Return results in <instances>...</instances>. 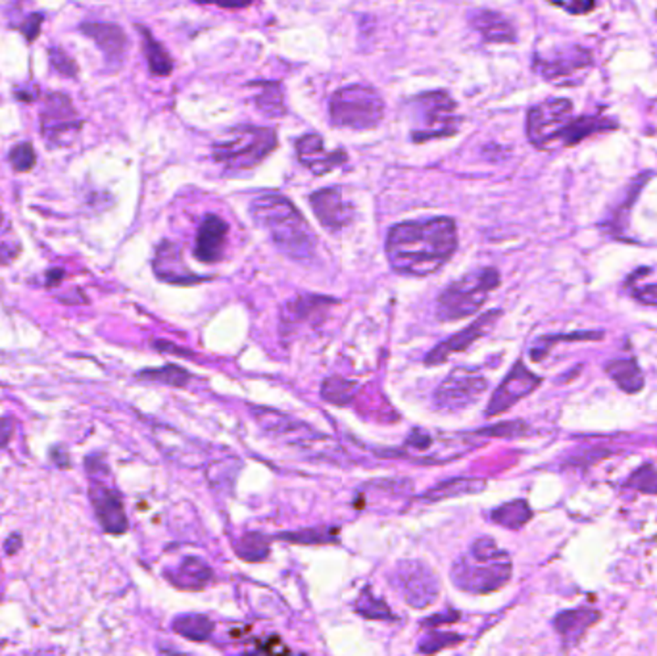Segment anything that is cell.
<instances>
[{"label": "cell", "mask_w": 657, "mask_h": 656, "mask_svg": "<svg viewBox=\"0 0 657 656\" xmlns=\"http://www.w3.org/2000/svg\"><path fill=\"white\" fill-rule=\"evenodd\" d=\"M390 268L411 277L439 272L458 249V226L452 218L439 216L397 223L387 235Z\"/></svg>", "instance_id": "1"}, {"label": "cell", "mask_w": 657, "mask_h": 656, "mask_svg": "<svg viewBox=\"0 0 657 656\" xmlns=\"http://www.w3.org/2000/svg\"><path fill=\"white\" fill-rule=\"evenodd\" d=\"M250 212L281 253L296 262L313 260L317 239L306 218L294 209L287 197L277 193L260 195L252 200Z\"/></svg>", "instance_id": "2"}, {"label": "cell", "mask_w": 657, "mask_h": 656, "mask_svg": "<svg viewBox=\"0 0 657 656\" xmlns=\"http://www.w3.org/2000/svg\"><path fill=\"white\" fill-rule=\"evenodd\" d=\"M277 148V134L271 127L237 125L214 141L212 156L225 172L254 170Z\"/></svg>", "instance_id": "3"}, {"label": "cell", "mask_w": 657, "mask_h": 656, "mask_svg": "<svg viewBox=\"0 0 657 656\" xmlns=\"http://www.w3.org/2000/svg\"><path fill=\"white\" fill-rule=\"evenodd\" d=\"M411 120V139L427 143L433 139L452 137L460 131L461 118L456 101L446 91H429L406 102Z\"/></svg>", "instance_id": "4"}, {"label": "cell", "mask_w": 657, "mask_h": 656, "mask_svg": "<svg viewBox=\"0 0 657 656\" xmlns=\"http://www.w3.org/2000/svg\"><path fill=\"white\" fill-rule=\"evenodd\" d=\"M500 285V274L494 268H479L446 285L437 298V317L440 322H458L479 312L488 295Z\"/></svg>", "instance_id": "5"}, {"label": "cell", "mask_w": 657, "mask_h": 656, "mask_svg": "<svg viewBox=\"0 0 657 656\" xmlns=\"http://www.w3.org/2000/svg\"><path fill=\"white\" fill-rule=\"evenodd\" d=\"M385 116V101L364 83H352L333 92L329 101V118L334 127L366 131L379 125Z\"/></svg>", "instance_id": "6"}, {"label": "cell", "mask_w": 657, "mask_h": 656, "mask_svg": "<svg viewBox=\"0 0 657 656\" xmlns=\"http://www.w3.org/2000/svg\"><path fill=\"white\" fill-rule=\"evenodd\" d=\"M85 466L90 479L89 499L101 528L106 533H125L129 528V520L123 509L122 493L111 483H106L104 476H108V466L101 457H87Z\"/></svg>", "instance_id": "7"}, {"label": "cell", "mask_w": 657, "mask_h": 656, "mask_svg": "<svg viewBox=\"0 0 657 656\" xmlns=\"http://www.w3.org/2000/svg\"><path fill=\"white\" fill-rule=\"evenodd\" d=\"M454 586L467 593H493L508 584L512 577V562L508 554L498 558H481L472 553L460 556L452 570Z\"/></svg>", "instance_id": "8"}, {"label": "cell", "mask_w": 657, "mask_h": 656, "mask_svg": "<svg viewBox=\"0 0 657 656\" xmlns=\"http://www.w3.org/2000/svg\"><path fill=\"white\" fill-rule=\"evenodd\" d=\"M573 102L567 99H548L533 106L527 114V135L536 148L561 145L573 122Z\"/></svg>", "instance_id": "9"}, {"label": "cell", "mask_w": 657, "mask_h": 656, "mask_svg": "<svg viewBox=\"0 0 657 656\" xmlns=\"http://www.w3.org/2000/svg\"><path fill=\"white\" fill-rule=\"evenodd\" d=\"M392 584L411 608H427L437 601L440 584L423 560H402L392 572Z\"/></svg>", "instance_id": "10"}, {"label": "cell", "mask_w": 657, "mask_h": 656, "mask_svg": "<svg viewBox=\"0 0 657 656\" xmlns=\"http://www.w3.org/2000/svg\"><path fill=\"white\" fill-rule=\"evenodd\" d=\"M592 66V54L580 45L554 48L535 56V71L554 85H577Z\"/></svg>", "instance_id": "11"}, {"label": "cell", "mask_w": 657, "mask_h": 656, "mask_svg": "<svg viewBox=\"0 0 657 656\" xmlns=\"http://www.w3.org/2000/svg\"><path fill=\"white\" fill-rule=\"evenodd\" d=\"M83 120L78 118L71 101L64 92H48L41 110V134L52 148L69 146L79 135Z\"/></svg>", "instance_id": "12"}, {"label": "cell", "mask_w": 657, "mask_h": 656, "mask_svg": "<svg viewBox=\"0 0 657 656\" xmlns=\"http://www.w3.org/2000/svg\"><path fill=\"white\" fill-rule=\"evenodd\" d=\"M488 389V382L482 373L467 368H456L435 391V406L440 412H458L473 406Z\"/></svg>", "instance_id": "13"}, {"label": "cell", "mask_w": 657, "mask_h": 656, "mask_svg": "<svg viewBox=\"0 0 657 656\" xmlns=\"http://www.w3.org/2000/svg\"><path fill=\"white\" fill-rule=\"evenodd\" d=\"M542 383V380L533 373L521 360L514 364L508 376L498 385L494 395L488 401L486 406V418H494L508 412L514 404H517L521 399L529 397L531 393Z\"/></svg>", "instance_id": "14"}, {"label": "cell", "mask_w": 657, "mask_h": 656, "mask_svg": "<svg viewBox=\"0 0 657 656\" xmlns=\"http://www.w3.org/2000/svg\"><path fill=\"white\" fill-rule=\"evenodd\" d=\"M254 418L261 425L266 434L273 437L285 439L291 445H296L300 448L315 446V441H325V437L317 436L315 429H310L302 422H296L285 414H279V412L266 410V408H254Z\"/></svg>", "instance_id": "15"}, {"label": "cell", "mask_w": 657, "mask_h": 656, "mask_svg": "<svg viewBox=\"0 0 657 656\" xmlns=\"http://www.w3.org/2000/svg\"><path fill=\"white\" fill-rule=\"evenodd\" d=\"M500 316H502L500 310L484 312L481 317H477V320L472 326L458 331L452 337H448L446 341H442L440 345H437L433 350H430L427 354L425 364L427 366H439V364L446 362L454 352L467 350L477 339H481V337H484L488 331L494 328V324L498 322Z\"/></svg>", "instance_id": "16"}, {"label": "cell", "mask_w": 657, "mask_h": 656, "mask_svg": "<svg viewBox=\"0 0 657 656\" xmlns=\"http://www.w3.org/2000/svg\"><path fill=\"white\" fill-rule=\"evenodd\" d=\"M310 206L317 221L327 231L339 233L352 221V206L344 200L341 187H329L310 197Z\"/></svg>", "instance_id": "17"}, {"label": "cell", "mask_w": 657, "mask_h": 656, "mask_svg": "<svg viewBox=\"0 0 657 656\" xmlns=\"http://www.w3.org/2000/svg\"><path fill=\"white\" fill-rule=\"evenodd\" d=\"M296 156L313 176H325L348 160L346 151H325L323 137L317 134H308L296 141Z\"/></svg>", "instance_id": "18"}, {"label": "cell", "mask_w": 657, "mask_h": 656, "mask_svg": "<svg viewBox=\"0 0 657 656\" xmlns=\"http://www.w3.org/2000/svg\"><path fill=\"white\" fill-rule=\"evenodd\" d=\"M334 301L327 296L300 295L289 301L281 310V333L285 337L292 335L300 326H306L317 320Z\"/></svg>", "instance_id": "19"}, {"label": "cell", "mask_w": 657, "mask_h": 656, "mask_svg": "<svg viewBox=\"0 0 657 656\" xmlns=\"http://www.w3.org/2000/svg\"><path fill=\"white\" fill-rule=\"evenodd\" d=\"M153 268H154V274L162 281H167V284H175V285L200 284V281L204 279L202 275L193 274L189 268L185 266L179 245H175V242H170V241H162L158 245L156 256L153 260Z\"/></svg>", "instance_id": "20"}, {"label": "cell", "mask_w": 657, "mask_h": 656, "mask_svg": "<svg viewBox=\"0 0 657 656\" xmlns=\"http://www.w3.org/2000/svg\"><path fill=\"white\" fill-rule=\"evenodd\" d=\"M79 31L97 43L110 66L123 64L129 41L120 26L108 22H85L79 26Z\"/></svg>", "instance_id": "21"}, {"label": "cell", "mask_w": 657, "mask_h": 656, "mask_svg": "<svg viewBox=\"0 0 657 656\" xmlns=\"http://www.w3.org/2000/svg\"><path fill=\"white\" fill-rule=\"evenodd\" d=\"M228 221L216 214H208L198 228L195 241V256L204 264H216L221 260L225 242H228Z\"/></svg>", "instance_id": "22"}, {"label": "cell", "mask_w": 657, "mask_h": 656, "mask_svg": "<svg viewBox=\"0 0 657 656\" xmlns=\"http://www.w3.org/2000/svg\"><path fill=\"white\" fill-rule=\"evenodd\" d=\"M598 620H599V612L598 610L575 608V610H566V612L557 614L556 620H554V628L561 635L563 643H566L567 647H573L580 640H583L585 633Z\"/></svg>", "instance_id": "23"}, {"label": "cell", "mask_w": 657, "mask_h": 656, "mask_svg": "<svg viewBox=\"0 0 657 656\" xmlns=\"http://www.w3.org/2000/svg\"><path fill=\"white\" fill-rule=\"evenodd\" d=\"M472 27L482 37L486 43H514L515 29L512 22L500 12L477 10L469 17Z\"/></svg>", "instance_id": "24"}, {"label": "cell", "mask_w": 657, "mask_h": 656, "mask_svg": "<svg viewBox=\"0 0 657 656\" xmlns=\"http://www.w3.org/2000/svg\"><path fill=\"white\" fill-rule=\"evenodd\" d=\"M212 577H214V572H212L208 562L198 558V556H185L170 579L179 589L200 591L210 584Z\"/></svg>", "instance_id": "25"}, {"label": "cell", "mask_w": 657, "mask_h": 656, "mask_svg": "<svg viewBox=\"0 0 657 656\" xmlns=\"http://www.w3.org/2000/svg\"><path fill=\"white\" fill-rule=\"evenodd\" d=\"M486 489V479H479V478H452V479H444L437 485L427 489L421 499L429 500V502H439V500H446V499H456V497H463V495H475Z\"/></svg>", "instance_id": "26"}, {"label": "cell", "mask_w": 657, "mask_h": 656, "mask_svg": "<svg viewBox=\"0 0 657 656\" xmlns=\"http://www.w3.org/2000/svg\"><path fill=\"white\" fill-rule=\"evenodd\" d=\"M606 373L617 383L619 389L629 393V395H636V393L644 389V373L632 359L608 362Z\"/></svg>", "instance_id": "27"}, {"label": "cell", "mask_w": 657, "mask_h": 656, "mask_svg": "<svg viewBox=\"0 0 657 656\" xmlns=\"http://www.w3.org/2000/svg\"><path fill=\"white\" fill-rule=\"evenodd\" d=\"M139 31L143 37V50L146 56L150 73H154V76H158V78H167L174 71L172 56L167 54L164 45L158 43L153 37V33H150L146 27L139 26Z\"/></svg>", "instance_id": "28"}, {"label": "cell", "mask_w": 657, "mask_h": 656, "mask_svg": "<svg viewBox=\"0 0 657 656\" xmlns=\"http://www.w3.org/2000/svg\"><path fill=\"white\" fill-rule=\"evenodd\" d=\"M172 628L185 640L208 641L214 635L216 624L206 614H181L175 618Z\"/></svg>", "instance_id": "29"}, {"label": "cell", "mask_w": 657, "mask_h": 656, "mask_svg": "<svg viewBox=\"0 0 657 656\" xmlns=\"http://www.w3.org/2000/svg\"><path fill=\"white\" fill-rule=\"evenodd\" d=\"M531 518H533L531 506L523 499L505 502L491 512V520L498 523V526L508 530H521Z\"/></svg>", "instance_id": "30"}, {"label": "cell", "mask_w": 657, "mask_h": 656, "mask_svg": "<svg viewBox=\"0 0 657 656\" xmlns=\"http://www.w3.org/2000/svg\"><path fill=\"white\" fill-rule=\"evenodd\" d=\"M611 127H615V122L598 118V116L575 118L569 124L566 135H563V139H561V146H573V145L580 143L583 139L598 134V131H606V129H611Z\"/></svg>", "instance_id": "31"}, {"label": "cell", "mask_w": 657, "mask_h": 656, "mask_svg": "<svg viewBox=\"0 0 657 656\" xmlns=\"http://www.w3.org/2000/svg\"><path fill=\"white\" fill-rule=\"evenodd\" d=\"M258 110L266 118H281L285 116V99H283V89L279 83H261V91L254 99Z\"/></svg>", "instance_id": "32"}, {"label": "cell", "mask_w": 657, "mask_h": 656, "mask_svg": "<svg viewBox=\"0 0 657 656\" xmlns=\"http://www.w3.org/2000/svg\"><path fill=\"white\" fill-rule=\"evenodd\" d=\"M599 337H604L602 331H577V333H571V335L540 337V339L531 349V359L535 362H540L542 359H546L550 349L554 345H557V343H566V341H599Z\"/></svg>", "instance_id": "33"}, {"label": "cell", "mask_w": 657, "mask_h": 656, "mask_svg": "<svg viewBox=\"0 0 657 656\" xmlns=\"http://www.w3.org/2000/svg\"><path fill=\"white\" fill-rule=\"evenodd\" d=\"M354 608L360 616L367 618V620H392L394 618L383 598L375 597L367 587L360 593L358 601L354 603Z\"/></svg>", "instance_id": "34"}, {"label": "cell", "mask_w": 657, "mask_h": 656, "mask_svg": "<svg viewBox=\"0 0 657 656\" xmlns=\"http://www.w3.org/2000/svg\"><path fill=\"white\" fill-rule=\"evenodd\" d=\"M358 391V383L343 380V378H329L323 382L322 397L336 406H344L352 401V397Z\"/></svg>", "instance_id": "35"}, {"label": "cell", "mask_w": 657, "mask_h": 656, "mask_svg": "<svg viewBox=\"0 0 657 656\" xmlns=\"http://www.w3.org/2000/svg\"><path fill=\"white\" fill-rule=\"evenodd\" d=\"M238 556L244 558V560H250V562H258V560H264L270 553V541L266 535H261L258 532H252V533H247L240 541L238 545L235 547Z\"/></svg>", "instance_id": "36"}, {"label": "cell", "mask_w": 657, "mask_h": 656, "mask_svg": "<svg viewBox=\"0 0 657 656\" xmlns=\"http://www.w3.org/2000/svg\"><path fill=\"white\" fill-rule=\"evenodd\" d=\"M137 378L146 380V382H158V383L170 385V387H185L186 382L191 380L189 373H186L181 368H177V366H164V368H158V370H144V371L139 373Z\"/></svg>", "instance_id": "37"}, {"label": "cell", "mask_w": 657, "mask_h": 656, "mask_svg": "<svg viewBox=\"0 0 657 656\" xmlns=\"http://www.w3.org/2000/svg\"><path fill=\"white\" fill-rule=\"evenodd\" d=\"M463 641V637L458 635V633H440V631H433L425 635L423 640L419 641V651L423 654H433V652H439L446 647H454V645H460Z\"/></svg>", "instance_id": "38"}, {"label": "cell", "mask_w": 657, "mask_h": 656, "mask_svg": "<svg viewBox=\"0 0 657 656\" xmlns=\"http://www.w3.org/2000/svg\"><path fill=\"white\" fill-rule=\"evenodd\" d=\"M10 164L16 172H29L37 164V155L31 143H20L10 151Z\"/></svg>", "instance_id": "39"}, {"label": "cell", "mask_w": 657, "mask_h": 656, "mask_svg": "<svg viewBox=\"0 0 657 656\" xmlns=\"http://www.w3.org/2000/svg\"><path fill=\"white\" fill-rule=\"evenodd\" d=\"M629 485L634 487V489L648 493V495H657V470L652 464H646L642 468L631 476Z\"/></svg>", "instance_id": "40"}, {"label": "cell", "mask_w": 657, "mask_h": 656, "mask_svg": "<svg viewBox=\"0 0 657 656\" xmlns=\"http://www.w3.org/2000/svg\"><path fill=\"white\" fill-rule=\"evenodd\" d=\"M50 64L56 71H60L66 78H78V64L62 47H52L48 50Z\"/></svg>", "instance_id": "41"}, {"label": "cell", "mask_w": 657, "mask_h": 656, "mask_svg": "<svg viewBox=\"0 0 657 656\" xmlns=\"http://www.w3.org/2000/svg\"><path fill=\"white\" fill-rule=\"evenodd\" d=\"M527 431V425L523 422H505V424H498L494 427L488 429H479L477 436H486V437H519Z\"/></svg>", "instance_id": "42"}, {"label": "cell", "mask_w": 657, "mask_h": 656, "mask_svg": "<svg viewBox=\"0 0 657 656\" xmlns=\"http://www.w3.org/2000/svg\"><path fill=\"white\" fill-rule=\"evenodd\" d=\"M629 289L631 295L636 298L638 303H642L646 306H657V284H646V285H636L632 281H629Z\"/></svg>", "instance_id": "43"}, {"label": "cell", "mask_w": 657, "mask_h": 656, "mask_svg": "<svg viewBox=\"0 0 657 656\" xmlns=\"http://www.w3.org/2000/svg\"><path fill=\"white\" fill-rule=\"evenodd\" d=\"M43 20H45V14L37 12V14L27 16L26 22L20 26L22 35L26 37V39H27L29 43H33V41L37 39V37L41 35V24H43Z\"/></svg>", "instance_id": "44"}, {"label": "cell", "mask_w": 657, "mask_h": 656, "mask_svg": "<svg viewBox=\"0 0 657 656\" xmlns=\"http://www.w3.org/2000/svg\"><path fill=\"white\" fill-rule=\"evenodd\" d=\"M322 532L317 530H308V532H298V533H287V535H279L281 539H289V541H294V543H325L329 541V537H323L319 535Z\"/></svg>", "instance_id": "45"}, {"label": "cell", "mask_w": 657, "mask_h": 656, "mask_svg": "<svg viewBox=\"0 0 657 656\" xmlns=\"http://www.w3.org/2000/svg\"><path fill=\"white\" fill-rule=\"evenodd\" d=\"M14 436V420L3 418L0 420V448H5Z\"/></svg>", "instance_id": "46"}, {"label": "cell", "mask_w": 657, "mask_h": 656, "mask_svg": "<svg viewBox=\"0 0 657 656\" xmlns=\"http://www.w3.org/2000/svg\"><path fill=\"white\" fill-rule=\"evenodd\" d=\"M458 618H460V614L458 612H446V614H439V616H433V618H429V620H425L423 624L425 626H440V624H450V622H454V620H458Z\"/></svg>", "instance_id": "47"}, {"label": "cell", "mask_w": 657, "mask_h": 656, "mask_svg": "<svg viewBox=\"0 0 657 656\" xmlns=\"http://www.w3.org/2000/svg\"><path fill=\"white\" fill-rule=\"evenodd\" d=\"M5 549H6L8 554H16L17 551L22 549V535L17 533V532L12 533V535L6 539V543H5Z\"/></svg>", "instance_id": "48"}, {"label": "cell", "mask_w": 657, "mask_h": 656, "mask_svg": "<svg viewBox=\"0 0 657 656\" xmlns=\"http://www.w3.org/2000/svg\"><path fill=\"white\" fill-rule=\"evenodd\" d=\"M556 6L566 8L567 12H573V14H585V12L594 10V3H571V5H556Z\"/></svg>", "instance_id": "49"}, {"label": "cell", "mask_w": 657, "mask_h": 656, "mask_svg": "<svg viewBox=\"0 0 657 656\" xmlns=\"http://www.w3.org/2000/svg\"><path fill=\"white\" fill-rule=\"evenodd\" d=\"M62 277H64V270H62V268H52V270H48V272H47L45 285H47V287L58 285L60 281H62Z\"/></svg>", "instance_id": "50"}, {"label": "cell", "mask_w": 657, "mask_h": 656, "mask_svg": "<svg viewBox=\"0 0 657 656\" xmlns=\"http://www.w3.org/2000/svg\"><path fill=\"white\" fill-rule=\"evenodd\" d=\"M216 6H219V8H233V10H238V8H247V6H250V3H217Z\"/></svg>", "instance_id": "51"}, {"label": "cell", "mask_w": 657, "mask_h": 656, "mask_svg": "<svg viewBox=\"0 0 657 656\" xmlns=\"http://www.w3.org/2000/svg\"><path fill=\"white\" fill-rule=\"evenodd\" d=\"M167 656H195L189 652H177V651H167Z\"/></svg>", "instance_id": "52"}]
</instances>
